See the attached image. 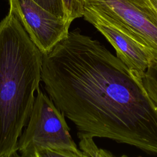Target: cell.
I'll use <instances>...</instances> for the list:
<instances>
[{"label":"cell","mask_w":157,"mask_h":157,"mask_svg":"<svg viewBox=\"0 0 157 157\" xmlns=\"http://www.w3.org/2000/svg\"><path fill=\"white\" fill-rule=\"evenodd\" d=\"M143 38L157 57V8L151 0H83Z\"/></svg>","instance_id":"obj_6"},{"label":"cell","mask_w":157,"mask_h":157,"mask_svg":"<svg viewBox=\"0 0 157 157\" xmlns=\"http://www.w3.org/2000/svg\"><path fill=\"white\" fill-rule=\"evenodd\" d=\"M42 56L9 12L0 22V157L18 156L41 81Z\"/></svg>","instance_id":"obj_2"},{"label":"cell","mask_w":157,"mask_h":157,"mask_svg":"<svg viewBox=\"0 0 157 157\" xmlns=\"http://www.w3.org/2000/svg\"><path fill=\"white\" fill-rule=\"evenodd\" d=\"M151 1L153 2V4H155V6L156 7H157V0H151Z\"/></svg>","instance_id":"obj_11"},{"label":"cell","mask_w":157,"mask_h":157,"mask_svg":"<svg viewBox=\"0 0 157 157\" xmlns=\"http://www.w3.org/2000/svg\"><path fill=\"white\" fill-rule=\"evenodd\" d=\"M41 81L79 139H109L157 155V105L141 75L78 28L42 56Z\"/></svg>","instance_id":"obj_1"},{"label":"cell","mask_w":157,"mask_h":157,"mask_svg":"<svg viewBox=\"0 0 157 157\" xmlns=\"http://www.w3.org/2000/svg\"><path fill=\"white\" fill-rule=\"evenodd\" d=\"M17 150L23 157H83L73 140L64 115L39 88Z\"/></svg>","instance_id":"obj_3"},{"label":"cell","mask_w":157,"mask_h":157,"mask_svg":"<svg viewBox=\"0 0 157 157\" xmlns=\"http://www.w3.org/2000/svg\"><path fill=\"white\" fill-rule=\"evenodd\" d=\"M142 80L148 95L157 105V58L153 60L144 72Z\"/></svg>","instance_id":"obj_7"},{"label":"cell","mask_w":157,"mask_h":157,"mask_svg":"<svg viewBox=\"0 0 157 157\" xmlns=\"http://www.w3.org/2000/svg\"><path fill=\"white\" fill-rule=\"evenodd\" d=\"M14 15L42 55L47 54L69 33L71 24L42 8L33 0H9Z\"/></svg>","instance_id":"obj_5"},{"label":"cell","mask_w":157,"mask_h":157,"mask_svg":"<svg viewBox=\"0 0 157 157\" xmlns=\"http://www.w3.org/2000/svg\"><path fill=\"white\" fill-rule=\"evenodd\" d=\"M156 7V8H157V7Z\"/></svg>","instance_id":"obj_12"},{"label":"cell","mask_w":157,"mask_h":157,"mask_svg":"<svg viewBox=\"0 0 157 157\" xmlns=\"http://www.w3.org/2000/svg\"><path fill=\"white\" fill-rule=\"evenodd\" d=\"M44 9L66 20L63 0H33ZM68 21V20H67ZM70 22V21H69Z\"/></svg>","instance_id":"obj_10"},{"label":"cell","mask_w":157,"mask_h":157,"mask_svg":"<svg viewBox=\"0 0 157 157\" xmlns=\"http://www.w3.org/2000/svg\"><path fill=\"white\" fill-rule=\"evenodd\" d=\"M66 19L72 22L76 18L83 17L84 6L83 0H63Z\"/></svg>","instance_id":"obj_9"},{"label":"cell","mask_w":157,"mask_h":157,"mask_svg":"<svg viewBox=\"0 0 157 157\" xmlns=\"http://www.w3.org/2000/svg\"><path fill=\"white\" fill-rule=\"evenodd\" d=\"M83 17L113 46L117 57L141 77L153 60L157 58L146 41L120 21L89 6H84Z\"/></svg>","instance_id":"obj_4"},{"label":"cell","mask_w":157,"mask_h":157,"mask_svg":"<svg viewBox=\"0 0 157 157\" xmlns=\"http://www.w3.org/2000/svg\"><path fill=\"white\" fill-rule=\"evenodd\" d=\"M79 148L83 156H113L108 150L99 148L95 144L93 138L85 137L79 139Z\"/></svg>","instance_id":"obj_8"}]
</instances>
